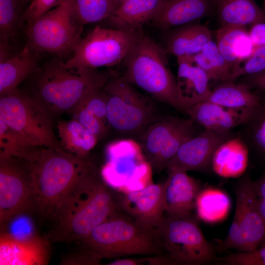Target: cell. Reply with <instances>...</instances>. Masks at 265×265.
Here are the masks:
<instances>
[{"label": "cell", "instance_id": "obj_19", "mask_svg": "<svg viewBox=\"0 0 265 265\" xmlns=\"http://www.w3.org/2000/svg\"><path fill=\"white\" fill-rule=\"evenodd\" d=\"M167 174V179L163 183L165 213L176 216L192 214L201 190L199 182L186 172L173 171Z\"/></svg>", "mask_w": 265, "mask_h": 265}, {"label": "cell", "instance_id": "obj_33", "mask_svg": "<svg viewBox=\"0 0 265 265\" xmlns=\"http://www.w3.org/2000/svg\"><path fill=\"white\" fill-rule=\"evenodd\" d=\"M21 0H0V53L8 54L9 43L20 24Z\"/></svg>", "mask_w": 265, "mask_h": 265}, {"label": "cell", "instance_id": "obj_36", "mask_svg": "<svg viewBox=\"0 0 265 265\" xmlns=\"http://www.w3.org/2000/svg\"><path fill=\"white\" fill-rule=\"evenodd\" d=\"M71 118L77 120L98 138V140L107 132L108 123L81 107L75 106L68 112Z\"/></svg>", "mask_w": 265, "mask_h": 265}, {"label": "cell", "instance_id": "obj_16", "mask_svg": "<svg viewBox=\"0 0 265 265\" xmlns=\"http://www.w3.org/2000/svg\"><path fill=\"white\" fill-rule=\"evenodd\" d=\"M119 208L139 226L155 230L165 213L163 184L117 195Z\"/></svg>", "mask_w": 265, "mask_h": 265}, {"label": "cell", "instance_id": "obj_20", "mask_svg": "<svg viewBox=\"0 0 265 265\" xmlns=\"http://www.w3.org/2000/svg\"><path fill=\"white\" fill-rule=\"evenodd\" d=\"M214 7L213 0H163L151 24L169 29L204 18Z\"/></svg>", "mask_w": 265, "mask_h": 265}, {"label": "cell", "instance_id": "obj_25", "mask_svg": "<svg viewBox=\"0 0 265 265\" xmlns=\"http://www.w3.org/2000/svg\"><path fill=\"white\" fill-rule=\"evenodd\" d=\"M249 149L240 135L222 143L215 151L211 168L218 176L236 178L242 176L248 166Z\"/></svg>", "mask_w": 265, "mask_h": 265}, {"label": "cell", "instance_id": "obj_8", "mask_svg": "<svg viewBox=\"0 0 265 265\" xmlns=\"http://www.w3.org/2000/svg\"><path fill=\"white\" fill-rule=\"evenodd\" d=\"M197 218L164 213L155 230L173 265H201L215 259L214 247L205 237Z\"/></svg>", "mask_w": 265, "mask_h": 265}, {"label": "cell", "instance_id": "obj_40", "mask_svg": "<svg viewBox=\"0 0 265 265\" xmlns=\"http://www.w3.org/2000/svg\"><path fill=\"white\" fill-rule=\"evenodd\" d=\"M101 259L86 249L81 250L63 257L60 264L65 265H100Z\"/></svg>", "mask_w": 265, "mask_h": 265}, {"label": "cell", "instance_id": "obj_4", "mask_svg": "<svg viewBox=\"0 0 265 265\" xmlns=\"http://www.w3.org/2000/svg\"><path fill=\"white\" fill-rule=\"evenodd\" d=\"M167 54L163 46L142 28L123 61L125 68L121 77L155 100L185 111L176 78L169 66Z\"/></svg>", "mask_w": 265, "mask_h": 265}, {"label": "cell", "instance_id": "obj_30", "mask_svg": "<svg viewBox=\"0 0 265 265\" xmlns=\"http://www.w3.org/2000/svg\"><path fill=\"white\" fill-rule=\"evenodd\" d=\"M231 207L228 195L221 190L208 187L201 190L195 202L198 217L205 222H219L227 215Z\"/></svg>", "mask_w": 265, "mask_h": 265}, {"label": "cell", "instance_id": "obj_41", "mask_svg": "<svg viewBox=\"0 0 265 265\" xmlns=\"http://www.w3.org/2000/svg\"><path fill=\"white\" fill-rule=\"evenodd\" d=\"M253 186L259 211L265 221V171L260 178L253 181Z\"/></svg>", "mask_w": 265, "mask_h": 265}, {"label": "cell", "instance_id": "obj_12", "mask_svg": "<svg viewBox=\"0 0 265 265\" xmlns=\"http://www.w3.org/2000/svg\"><path fill=\"white\" fill-rule=\"evenodd\" d=\"M235 192L236 210L233 220L226 237L218 243L217 248L250 252L265 241V221L259 211L249 173L238 182Z\"/></svg>", "mask_w": 265, "mask_h": 265}, {"label": "cell", "instance_id": "obj_10", "mask_svg": "<svg viewBox=\"0 0 265 265\" xmlns=\"http://www.w3.org/2000/svg\"><path fill=\"white\" fill-rule=\"evenodd\" d=\"M100 170L105 183L120 193L135 191L153 183V169L139 143L133 139L113 141L106 147Z\"/></svg>", "mask_w": 265, "mask_h": 265}, {"label": "cell", "instance_id": "obj_7", "mask_svg": "<svg viewBox=\"0 0 265 265\" xmlns=\"http://www.w3.org/2000/svg\"><path fill=\"white\" fill-rule=\"evenodd\" d=\"M83 26L76 12L73 0H66L27 23L26 45L38 53L62 56L73 52L81 38Z\"/></svg>", "mask_w": 265, "mask_h": 265}, {"label": "cell", "instance_id": "obj_13", "mask_svg": "<svg viewBox=\"0 0 265 265\" xmlns=\"http://www.w3.org/2000/svg\"><path fill=\"white\" fill-rule=\"evenodd\" d=\"M35 212L30 169L27 160L0 157V229L15 219Z\"/></svg>", "mask_w": 265, "mask_h": 265}, {"label": "cell", "instance_id": "obj_38", "mask_svg": "<svg viewBox=\"0 0 265 265\" xmlns=\"http://www.w3.org/2000/svg\"><path fill=\"white\" fill-rule=\"evenodd\" d=\"M220 260L227 265H265V245L250 252L230 253Z\"/></svg>", "mask_w": 265, "mask_h": 265}, {"label": "cell", "instance_id": "obj_44", "mask_svg": "<svg viewBox=\"0 0 265 265\" xmlns=\"http://www.w3.org/2000/svg\"><path fill=\"white\" fill-rule=\"evenodd\" d=\"M146 263V257L141 258L118 259L110 262L109 265H137Z\"/></svg>", "mask_w": 265, "mask_h": 265}, {"label": "cell", "instance_id": "obj_35", "mask_svg": "<svg viewBox=\"0 0 265 265\" xmlns=\"http://www.w3.org/2000/svg\"><path fill=\"white\" fill-rule=\"evenodd\" d=\"M78 17L83 25L106 19L116 10L113 0H73Z\"/></svg>", "mask_w": 265, "mask_h": 265}, {"label": "cell", "instance_id": "obj_6", "mask_svg": "<svg viewBox=\"0 0 265 265\" xmlns=\"http://www.w3.org/2000/svg\"><path fill=\"white\" fill-rule=\"evenodd\" d=\"M104 89L107 96L106 117L110 127L140 141L148 128L159 120L152 101L115 73Z\"/></svg>", "mask_w": 265, "mask_h": 265}, {"label": "cell", "instance_id": "obj_29", "mask_svg": "<svg viewBox=\"0 0 265 265\" xmlns=\"http://www.w3.org/2000/svg\"><path fill=\"white\" fill-rule=\"evenodd\" d=\"M221 82L211 90L206 101L232 108L257 107L260 105L263 95L251 91V88L244 82Z\"/></svg>", "mask_w": 265, "mask_h": 265}, {"label": "cell", "instance_id": "obj_2", "mask_svg": "<svg viewBox=\"0 0 265 265\" xmlns=\"http://www.w3.org/2000/svg\"><path fill=\"white\" fill-rule=\"evenodd\" d=\"M30 172L35 212L51 219L62 199L96 167L88 159L62 148L38 147L26 159Z\"/></svg>", "mask_w": 265, "mask_h": 265}, {"label": "cell", "instance_id": "obj_9", "mask_svg": "<svg viewBox=\"0 0 265 265\" xmlns=\"http://www.w3.org/2000/svg\"><path fill=\"white\" fill-rule=\"evenodd\" d=\"M142 28H106L96 26L76 45L67 68L98 69L123 62Z\"/></svg>", "mask_w": 265, "mask_h": 265}, {"label": "cell", "instance_id": "obj_45", "mask_svg": "<svg viewBox=\"0 0 265 265\" xmlns=\"http://www.w3.org/2000/svg\"><path fill=\"white\" fill-rule=\"evenodd\" d=\"M117 8L124 2L130 0H113Z\"/></svg>", "mask_w": 265, "mask_h": 265}, {"label": "cell", "instance_id": "obj_39", "mask_svg": "<svg viewBox=\"0 0 265 265\" xmlns=\"http://www.w3.org/2000/svg\"><path fill=\"white\" fill-rule=\"evenodd\" d=\"M65 0H31L23 14L24 19L27 23L30 22Z\"/></svg>", "mask_w": 265, "mask_h": 265}, {"label": "cell", "instance_id": "obj_27", "mask_svg": "<svg viewBox=\"0 0 265 265\" xmlns=\"http://www.w3.org/2000/svg\"><path fill=\"white\" fill-rule=\"evenodd\" d=\"M163 0H130L119 7L106 19L116 28L136 29L151 22Z\"/></svg>", "mask_w": 265, "mask_h": 265}, {"label": "cell", "instance_id": "obj_42", "mask_svg": "<svg viewBox=\"0 0 265 265\" xmlns=\"http://www.w3.org/2000/svg\"><path fill=\"white\" fill-rule=\"evenodd\" d=\"M248 33L255 48L265 46V22L250 25Z\"/></svg>", "mask_w": 265, "mask_h": 265}, {"label": "cell", "instance_id": "obj_26", "mask_svg": "<svg viewBox=\"0 0 265 265\" xmlns=\"http://www.w3.org/2000/svg\"><path fill=\"white\" fill-rule=\"evenodd\" d=\"M221 26H250L265 22V12L254 0H213Z\"/></svg>", "mask_w": 265, "mask_h": 265}, {"label": "cell", "instance_id": "obj_14", "mask_svg": "<svg viewBox=\"0 0 265 265\" xmlns=\"http://www.w3.org/2000/svg\"><path fill=\"white\" fill-rule=\"evenodd\" d=\"M195 124L190 118L170 116L159 120L148 128L139 143L154 171L166 169L182 145L198 134Z\"/></svg>", "mask_w": 265, "mask_h": 265}, {"label": "cell", "instance_id": "obj_22", "mask_svg": "<svg viewBox=\"0 0 265 265\" xmlns=\"http://www.w3.org/2000/svg\"><path fill=\"white\" fill-rule=\"evenodd\" d=\"M177 83L181 99L186 108L206 101L211 89L208 74L196 64L191 57H177Z\"/></svg>", "mask_w": 265, "mask_h": 265}, {"label": "cell", "instance_id": "obj_32", "mask_svg": "<svg viewBox=\"0 0 265 265\" xmlns=\"http://www.w3.org/2000/svg\"><path fill=\"white\" fill-rule=\"evenodd\" d=\"M242 125L239 135L248 149L265 162V95L253 116Z\"/></svg>", "mask_w": 265, "mask_h": 265}, {"label": "cell", "instance_id": "obj_18", "mask_svg": "<svg viewBox=\"0 0 265 265\" xmlns=\"http://www.w3.org/2000/svg\"><path fill=\"white\" fill-rule=\"evenodd\" d=\"M258 107L232 108L205 101L188 106L185 112L205 129L225 132L248 121Z\"/></svg>", "mask_w": 265, "mask_h": 265}, {"label": "cell", "instance_id": "obj_17", "mask_svg": "<svg viewBox=\"0 0 265 265\" xmlns=\"http://www.w3.org/2000/svg\"><path fill=\"white\" fill-rule=\"evenodd\" d=\"M50 240L31 233L17 236L0 232V265H45L50 259Z\"/></svg>", "mask_w": 265, "mask_h": 265}, {"label": "cell", "instance_id": "obj_46", "mask_svg": "<svg viewBox=\"0 0 265 265\" xmlns=\"http://www.w3.org/2000/svg\"><path fill=\"white\" fill-rule=\"evenodd\" d=\"M23 6L27 3L29 1L30 2L31 0H21Z\"/></svg>", "mask_w": 265, "mask_h": 265}, {"label": "cell", "instance_id": "obj_5", "mask_svg": "<svg viewBox=\"0 0 265 265\" xmlns=\"http://www.w3.org/2000/svg\"><path fill=\"white\" fill-rule=\"evenodd\" d=\"M80 243L101 260L157 255L164 250L155 230L142 227L118 213L97 226Z\"/></svg>", "mask_w": 265, "mask_h": 265}, {"label": "cell", "instance_id": "obj_3", "mask_svg": "<svg viewBox=\"0 0 265 265\" xmlns=\"http://www.w3.org/2000/svg\"><path fill=\"white\" fill-rule=\"evenodd\" d=\"M114 74L110 70L67 68L55 57L30 77L31 95L52 119L68 113L89 92L104 87Z\"/></svg>", "mask_w": 265, "mask_h": 265}, {"label": "cell", "instance_id": "obj_37", "mask_svg": "<svg viewBox=\"0 0 265 265\" xmlns=\"http://www.w3.org/2000/svg\"><path fill=\"white\" fill-rule=\"evenodd\" d=\"M265 71V46L255 48L252 55L231 75L229 81L241 77L254 75Z\"/></svg>", "mask_w": 265, "mask_h": 265}, {"label": "cell", "instance_id": "obj_11", "mask_svg": "<svg viewBox=\"0 0 265 265\" xmlns=\"http://www.w3.org/2000/svg\"><path fill=\"white\" fill-rule=\"evenodd\" d=\"M0 97V119L35 147L62 148L52 119L32 95L18 89Z\"/></svg>", "mask_w": 265, "mask_h": 265}, {"label": "cell", "instance_id": "obj_24", "mask_svg": "<svg viewBox=\"0 0 265 265\" xmlns=\"http://www.w3.org/2000/svg\"><path fill=\"white\" fill-rule=\"evenodd\" d=\"M216 39L219 52L230 67L231 75L255 50L247 26H221L216 31Z\"/></svg>", "mask_w": 265, "mask_h": 265}, {"label": "cell", "instance_id": "obj_15", "mask_svg": "<svg viewBox=\"0 0 265 265\" xmlns=\"http://www.w3.org/2000/svg\"><path fill=\"white\" fill-rule=\"evenodd\" d=\"M236 135L231 131L220 132L205 129L182 145L168 163L167 172L201 171L211 167L216 149L222 143Z\"/></svg>", "mask_w": 265, "mask_h": 265}, {"label": "cell", "instance_id": "obj_34", "mask_svg": "<svg viewBox=\"0 0 265 265\" xmlns=\"http://www.w3.org/2000/svg\"><path fill=\"white\" fill-rule=\"evenodd\" d=\"M37 148L0 119V157L26 159Z\"/></svg>", "mask_w": 265, "mask_h": 265}, {"label": "cell", "instance_id": "obj_28", "mask_svg": "<svg viewBox=\"0 0 265 265\" xmlns=\"http://www.w3.org/2000/svg\"><path fill=\"white\" fill-rule=\"evenodd\" d=\"M61 148L70 153L86 158L98 138L77 120H60L56 125Z\"/></svg>", "mask_w": 265, "mask_h": 265}, {"label": "cell", "instance_id": "obj_31", "mask_svg": "<svg viewBox=\"0 0 265 265\" xmlns=\"http://www.w3.org/2000/svg\"><path fill=\"white\" fill-rule=\"evenodd\" d=\"M198 66L208 74L211 80L221 82L229 81L231 69L219 52L216 43L212 39L197 54L191 56Z\"/></svg>", "mask_w": 265, "mask_h": 265}, {"label": "cell", "instance_id": "obj_21", "mask_svg": "<svg viewBox=\"0 0 265 265\" xmlns=\"http://www.w3.org/2000/svg\"><path fill=\"white\" fill-rule=\"evenodd\" d=\"M164 31L162 46L168 54L177 58L197 54L212 39L211 30L195 22Z\"/></svg>", "mask_w": 265, "mask_h": 265}, {"label": "cell", "instance_id": "obj_23", "mask_svg": "<svg viewBox=\"0 0 265 265\" xmlns=\"http://www.w3.org/2000/svg\"><path fill=\"white\" fill-rule=\"evenodd\" d=\"M39 53L26 44L16 55L0 59V96L17 90L22 81L36 72L40 66Z\"/></svg>", "mask_w": 265, "mask_h": 265}, {"label": "cell", "instance_id": "obj_1", "mask_svg": "<svg viewBox=\"0 0 265 265\" xmlns=\"http://www.w3.org/2000/svg\"><path fill=\"white\" fill-rule=\"evenodd\" d=\"M119 209L117 195L96 168L59 203L51 218L53 226L45 237L52 241L80 243Z\"/></svg>", "mask_w": 265, "mask_h": 265}, {"label": "cell", "instance_id": "obj_43", "mask_svg": "<svg viewBox=\"0 0 265 265\" xmlns=\"http://www.w3.org/2000/svg\"><path fill=\"white\" fill-rule=\"evenodd\" d=\"M244 77L243 82L247 84L251 88H255L265 93V71Z\"/></svg>", "mask_w": 265, "mask_h": 265}]
</instances>
